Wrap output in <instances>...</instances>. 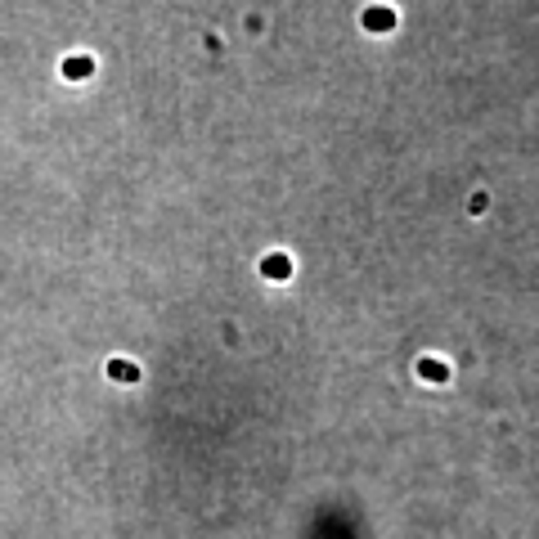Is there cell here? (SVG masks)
Listing matches in <instances>:
<instances>
[{
	"instance_id": "obj_1",
	"label": "cell",
	"mask_w": 539,
	"mask_h": 539,
	"mask_svg": "<svg viewBox=\"0 0 539 539\" xmlns=\"http://www.w3.org/2000/svg\"><path fill=\"white\" fill-rule=\"evenodd\" d=\"M418 377L423 382H449V369L440 360H418Z\"/></svg>"
},
{
	"instance_id": "obj_2",
	"label": "cell",
	"mask_w": 539,
	"mask_h": 539,
	"mask_svg": "<svg viewBox=\"0 0 539 539\" xmlns=\"http://www.w3.org/2000/svg\"><path fill=\"white\" fill-rule=\"evenodd\" d=\"M265 274H270V279H288V274H292V261H288V256H270V261H265Z\"/></svg>"
},
{
	"instance_id": "obj_3",
	"label": "cell",
	"mask_w": 539,
	"mask_h": 539,
	"mask_svg": "<svg viewBox=\"0 0 539 539\" xmlns=\"http://www.w3.org/2000/svg\"><path fill=\"white\" fill-rule=\"evenodd\" d=\"M108 373H113L117 382H140V369H131V364H121V360H117V364H108Z\"/></svg>"
}]
</instances>
